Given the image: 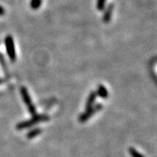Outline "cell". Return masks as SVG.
Segmentation results:
<instances>
[{"mask_svg": "<svg viewBox=\"0 0 157 157\" xmlns=\"http://www.w3.org/2000/svg\"><path fill=\"white\" fill-rule=\"evenodd\" d=\"M49 119H50V117L48 116L37 115L35 117H34L31 120H30L29 121L21 122V123L18 124V125H17V129H24L26 128L30 127L31 125H34V124H36L39 123L41 121H47Z\"/></svg>", "mask_w": 157, "mask_h": 157, "instance_id": "obj_1", "label": "cell"}, {"mask_svg": "<svg viewBox=\"0 0 157 157\" xmlns=\"http://www.w3.org/2000/svg\"><path fill=\"white\" fill-rule=\"evenodd\" d=\"M5 45H6V52H7L8 56L12 62H14L16 59V54H15V48H14V44L13 38L10 35L6 36L5 39Z\"/></svg>", "mask_w": 157, "mask_h": 157, "instance_id": "obj_2", "label": "cell"}, {"mask_svg": "<svg viewBox=\"0 0 157 157\" xmlns=\"http://www.w3.org/2000/svg\"><path fill=\"white\" fill-rule=\"evenodd\" d=\"M21 94H22V99H23L24 102H25V104H26V105H27L29 112H30L32 115H34L36 113L35 108H34V105L32 104L30 97V95H29V94H28V91L26 88L22 87V89H21Z\"/></svg>", "mask_w": 157, "mask_h": 157, "instance_id": "obj_3", "label": "cell"}, {"mask_svg": "<svg viewBox=\"0 0 157 157\" xmlns=\"http://www.w3.org/2000/svg\"><path fill=\"white\" fill-rule=\"evenodd\" d=\"M101 108H102L101 105H98L96 106V107H94V108L92 107L91 109H87L85 113H83L82 116H81V117H80V118H79L80 122L84 123V122L87 121L88 120L90 119L92 116L96 112H98L99 110L101 109Z\"/></svg>", "mask_w": 157, "mask_h": 157, "instance_id": "obj_4", "label": "cell"}, {"mask_svg": "<svg viewBox=\"0 0 157 157\" xmlns=\"http://www.w3.org/2000/svg\"><path fill=\"white\" fill-rule=\"evenodd\" d=\"M96 98H97V93L96 92H92L91 94H90V96H89L87 102H86V110L90 109H91L93 107V105H94Z\"/></svg>", "mask_w": 157, "mask_h": 157, "instance_id": "obj_5", "label": "cell"}, {"mask_svg": "<svg viewBox=\"0 0 157 157\" xmlns=\"http://www.w3.org/2000/svg\"><path fill=\"white\" fill-rule=\"evenodd\" d=\"M113 5L111 4L108 9L106 10L105 13L104 14V17H103V21L105 23L107 22H110V20H111V17H112V14H113Z\"/></svg>", "mask_w": 157, "mask_h": 157, "instance_id": "obj_6", "label": "cell"}, {"mask_svg": "<svg viewBox=\"0 0 157 157\" xmlns=\"http://www.w3.org/2000/svg\"><path fill=\"white\" fill-rule=\"evenodd\" d=\"M98 95L102 98H107L108 96H109L107 90H106L105 87L104 86H102V85H100V86H98Z\"/></svg>", "mask_w": 157, "mask_h": 157, "instance_id": "obj_7", "label": "cell"}, {"mask_svg": "<svg viewBox=\"0 0 157 157\" xmlns=\"http://www.w3.org/2000/svg\"><path fill=\"white\" fill-rule=\"evenodd\" d=\"M41 132H42V130L40 129V128H35V129L30 131V132L27 134L26 137H27L28 139H32V138L35 137V136H38L39 134H41Z\"/></svg>", "mask_w": 157, "mask_h": 157, "instance_id": "obj_8", "label": "cell"}, {"mask_svg": "<svg viewBox=\"0 0 157 157\" xmlns=\"http://www.w3.org/2000/svg\"><path fill=\"white\" fill-rule=\"evenodd\" d=\"M42 5V0H31L30 2V6L32 9L37 10Z\"/></svg>", "mask_w": 157, "mask_h": 157, "instance_id": "obj_9", "label": "cell"}, {"mask_svg": "<svg viewBox=\"0 0 157 157\" xmlns=\"http://www.w3.org/2000/svg\"><path fill=\"white\" fill-rule=\"evenodd\" d=\"M128 151H129V154L131 155L132 157H144L142 154L138 152L133 147H130L129 149H128Z\"/></svg>", "mask_w": 157, "mask_h": 157, "instance_id": "obj_10", "label": "cell"}, {"mask_svg": "<svg viewBox=\"0 0 157 157\" xmlns=\"http://www.w3.org/2000/svg\"><path fill=\"white\" fill-rule=\"evenodd\" d=\"M106 0H98V9L99 10H102L105 8V4Z\"/></svg>", "mask_w": 157, "mask_h": 157, "instance_id": "obj_11", "label": "cell"}, {"mask_svg": "<svg viewBox=\"0 0 157 157\" xmlns=\"http://www.w3.org/2000/svg\"><path fill=\"white\" fill-rule=\"evenodd\" d=\"M4 14H5V10H4L2 6H0V16L4 15Z\"/></svg>", "mask_w": 157, "mask_h": 157, "instance_id": "obj_12", "label": "cell"}]
</instances>
